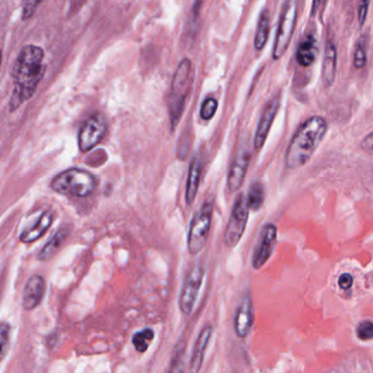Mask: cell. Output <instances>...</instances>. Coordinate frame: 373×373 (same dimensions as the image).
Returning a JSON list of instances; mask_svg holds the SVG:
<instances>
[{
  "instance_id": "obj_1",
  "label": "cell",
  "mask_w": 373,
  "mask_h": 373,
  "mask_svg": "<svg viewBox=\"0 0 373 373\" xmlns=\"http://www.w3.org/2000/svg\"><path fill=\"white\" fill-rule=\"evenodd\" d=\"M44 50L40 46H27L22 48L14 63V89L9 101V109L16 111L21 104L32 98L37 85L46 74Z\"/></svg>"
},
{
  "instance_id": "obj_2",
  "label": "cell",
  "mask_w": 373,
  "mask_h": 373,
  "mask_svg": "<svg viewBox=\"0 0 373 373\" xmlns=\"http://www.w3.org/2000/svg\"><path fill=\"white\" fill-rule=\"evenodd\" d=\"M327 128L326 119L320 115L310 117L301 125L289 143L285 156L289 169H298L309 162L325 137Z\"/></svg>"
},
{
  "instance_id": "obj_3",
  "label": "cell",
  "mask_w": 373,
  "mask_h": 373,
  "mask_svg": "<svg viewBox=\"0 0 373 373\" xmlns=\"http://www.w3.org/2000/svg\"><path fill=\"white\" fill-rule=\"evenodd\" d=\"M193 67L191 59H184L173 76L169 98L170 119L172 130L177 128L185 109L186 100L193 85Z\"/></svg>"
},
{
  "instance_id": "obj_4",
  "label": "cell",
  "mask_w": 373,
  "mask_h": 373,
  "mask_svg": "<svg viewBox=\"0 0 373 373\" xmlns=\"http://www.w3.org/2000/svg\"><path fill=\"white\" fill-rule=\"evenodd\" d=\"M96 188L94 175L78 168L65 170L50 182V188L56 193L72 197H87Z\"/></svg>"
},
{
  "instance_id": "obj_5",
  "label": "cell",
  "mask_w": 373,
  "mask_h": 373,
  "mask_svg": "<svg viewBox=\"0 0 373 373\" xmlns=\"http://www.w3.org/2000/svg\"><path fill=\"white\" fill-rule=\"evenodd\" d=\"M296 17H298V3L294 0H289L283 3L281 18L278 22L277 34L274 42L273 59L279 61L288 50L292 43V35L296 29Z\"/></svg>"
},
{
  "instance_id": "obj_6",
  "label": "cell",
  "mask_w": 373,
  "mask_h": 373,
  "mask_svg": "<svg viewBox=\"0 0 373 373\" xmlns=\"http://www.w3.org/2000/svg\"><path fill=\"white\" fill-rule=\"evenodd\" d=\"M212 203L206 201L194 214L188 231V248L191 255H197L206 245L212 225Z\"/></svg>"
},
{
  "instance_id": "obj_7",
  "label": "cell",
  "mask_w": 373,
  "mask_h": 373,
  "mask_svg": "<svg viewBox=\"0 0 373 373\" xmlns=\"http://www.w3.org/2000/svg\"><path fill=\"white\" fill-rule=\"evenodd\" d=\"M249 214L250 207L248 204V199L244 194H240L233 205L230 219L228 221L225 236H223V243L228 249H233L241 240L246 225H248Z\"/></svg>"
},
{
  "instance_id": "obj_8",
  "label": "cell",
  "mask_w": 373,
  "mask_h": 373,
  "mask_svg": "<svg viewBox=\"0 0 373 373\" xmlns=\"http://www.w3.org/2000/svg\"><path fill=\"white\" fill-rule=\"evenodd\" d=\"M205 270L201 263L194 265L183 283L179 298V307L183 314L191 315L204 281Z\"/></svg>"
},
{
  "instance_id": "obj_9",
  "label": "cell",
  "mask_w": 373,
  "mask_h": 373,
  "mask_svg": "<svg viewBox=\"0 0 373 373\" xmlns=\"http://www.w3.org/2000/svg\"><path fill=\"white\" fill-rule=\"evenodd\" d=\"M106 122L101 114H93L82 124L78 134V147L81 152L92 150L105 135Z\"/></svg>"
},
{
  "instance_id": "obj_10",
  "label": "cell",
  "mask_w": 373,
  "mask_h": 373,
  "mask_svg": "<svg viewBox=\"0 0 373 373\" xmlns=\"http://www.w3.org/2000/svg\"><path fill=\"white\" fill-rule=\"evenodd\" d=\"M277 242V227L273 223H268L263 228L260 240L255 249L252 265L254 270H261L270 260Z\"/></svg>"
},
{
  "instance_id": "obj_11",
  "label": "cell",
  "mask_w": 373,
  "mask_h": 373,
  "mask_svg": "<svg viewBox=\"0 0 373 373\" xmlns=\"http://www.w3.org/2000/svg\"><path fill=\"white\" fill-rule=\"evenodd\" d=\"M279 108H281V97L279 96L274 97L265 105L261 114L259 125H257L256 132H255L254 148L256 150H261L264 147Z\"/></svg>"
},
{
  "instance_id": "obj_12",
  "label": "cell",
  "mask_w": 373,
  "mask_h": 373,
  "mask_svg": "<svg viewBox=\"0 0 373 373\" xmlns=\"http://www.w3.org/2000/svg\"><path fill=\"white\" fill-rule=\"evenodd\" d=\"M250 161H251V152L249 149H241L239 151L228 174V188L231 193L239 191L241 188L245 180L248 170H249Z\"/></svg>"
},
{
  "instance_id": "obj_13",
  "label": "cell",
  "mask_w": 373,
  "mask_h": 373,
  "mask_svg": "<svg viewBox=\"0 0 373 373\" xmlns=\"http://www.w3.org/2000/svg\"><path fill=\"white\" fill-rule=\"evenodd\" d=\"M46 281L41 275H32L28 279L22 294L24 311H32L41 305L46 296Z\"/></svg>"
},
{
  "instance_id": "obj_14",
  "label": "cell",
  "mask_w": 373,
  "mask_h": 373,
  "mask_svg": "<svg viewBox=\"0 0 373 373\" xmlns=\"http://www.w3.org/2000/svg\"><path fill=\"white\" fill-rule=\"evenodd\" d=\"M253 303L249 294H244L234 316V332L239 339H246L253 326Z\"/></svg>"
},
{
  "instance_id": "obj_15",
  "label": "cell",
  "mask_w": 373,
  "mask_h": 373,
  "mask_svg": "<svg viewBox=\"0 0 373 373\" xmlns=\"http://www.w3.org/2000/svg\"><path fill=\"white\" fill-rule=\"evenodd\" d=\"M212 325H206L201 328L199 336L196 339L194 344L193 352H192L191 361H190V373H199L203 363H204L205 354L207 347L212 339Z\"/></svg>"
},
{
  "instance_id": "obj_16",
  "label": "cell",
  "mask_w": 373,
  "mask_h": 373,
  "mask_svg": "<svg viewBox=\"0 0 373 373\" xmlns=\"http://www.w3.org/2000/svg\"><path fill=\"white\" fill-rule=\"evenodd\" d=\"M53 214L50 212H44L37 218V221L27 229H24L20 234V241L22 243H33L46 234L53 223Z\"/></svg>"
},
{
  "instance_id": "obj_17",
  "label": "cell",
  "mask_w": 373,
  "mask_h": 373,
  "mask_svg": "<svg viewBox=\"0 0 373 373\" xmlns=\"http://www.w3.org/2000/svg\"><path fill=\"white\" fill-rule=\"evenodd\" d=\"M337 50L333 43L328 42L324 50L323 63H322V81L324 87L331 88L336 79Z\"/></svg>"
},
{
  "instance_id": "obj_18",
  "label": "cell",
  "mask_w": 373,
  "mask_h": 373,
  "mask_svg": "<svg viewBox=\"0 0 373 373\" xmlns=\"http://www.w3.org/2000/svg\"><path fill=\"white\" fill-rule=\"evenodd\" d=\"M319 46L316 37L313 34L307 35L300 42L296 50V59L298 64L302 67H309L318 59Z\"/></svg>"
},
{
  "instance_id": "obj_19",
  "label": "cell",
  "mask_w": 373,
  "mask_h": 373,
  "mask_svg": "<svg viewBox=\"0 0 373 373\" xmlns=\"http://www.w3.org/2000/svg\"><path fill=\"white\" fill-rule=\"evenodd\" d=\"M201 171H203V162L199 156H196L192 160L188 171V184H186L185 201L186 204L192 205L195 201L197 192H199V182H201Z\"/></svg>"
},
{
  "instance_id": "obj_20",
  "label": "cell",
  "mask_w": 373,
  "mask_h": 373,
  "mask_svg": "<svg viewBox=\"0 0 373 373\" xmlns=\"http://www.w3.org/2000/svg\"><path fill=\"white\" fill-rule=\"evenodd\" d=\"M69 230L68 227H61L59 230L56 231L52 238L46 242V245L43 246L41 251L37 254V259L40 261H48L59 252L61 249V246L66 241V239L68 238Z\"/></svg>"
},
{
  "instance_id": "obj_21",
  "label": "cell",
  "mask_w": 373,
  "mask_h": 373,
  "mask_svg": "<svg viewBox=\"0 0 373 373\" xmlns=\"http://www.w3.org/2000/svg\"><path fill=\"white\" fill-rule=\"evenodd\" d=\"M270 31V14L268 8H263L261 11L260 18L257 21L256 33L254 37L255 50H262L268 43Z\"/></svg>"
},
{
  "instance_id": "obj_22",
  "label": "cell",
  "mask_w": 373,
  "mask_h": 373,
  "mask_svg": "<svg viewBox=\"0 0 373 373\" xmlns=\"http://www.w3.org/2000/svg\"><path fill=\"white\" fill-rule=\"evenodd\" d=\"M246 199H248L250 210H254V212L260 210L265 201V188L262 183H253L250 186L249 193L246 195Z\"/></svg>"
},
{
  "instance_id": "obj_23",
  "label": "cell",
  "mask_w": 373,
  "mask_h": 373,
  "mask_svg": "<svg viewBox=\"0 0 373 373\" xmlns=\"http://www.w3.org/2000/svg\"><path fill=\"white\" fill-rule=\"evenodd\" d=\"M154 332L152 328H145L143 331L137 332V333L132 336V345L135 347V350L141 354L146 352L148 350L149 345L151 341H154Z\"/></svg>"
},
{
  "instance_id": "obj_24",
  "label": "cell",
  "mask_w": 373,
  "mask_h": 373,
  "mask_svg": "<svg viewBox=\"0 0 373 373\" xmlns=\"http://www.w3.org/2000/svg\"><path fill=\"white\" fill-rule=\"evenodd\" d=\"M185 344L180 343L177 347L174 356L170 363L169 370L167 373H183L184 371V363H185Z\"/></svg>"
},
{
  "instance_id": "obj_25",
  "label": "cell",
  "mask_w": 373,
  "mask_h": 373,
  "mask_svg": "<svg viewBox=\"0 0 373 373\" xmlns=\"http://www.w3.org/2000/svg\"><path fill=\"white\" fill-rule=\"evenodd\" d=\"M367 61H368L367 46L363 41H359L354 52V66L357 69H363L367 66Z\"/></svg>"
},
{
  "instance_id": "obj_26",
  "label": "cell",
  "mask_w": 373,
  "mask_h": 373,
  "mask_svg": "<svg viewBox=\"0 0 373 373\" xmlns=\"http://www.w3.org/2000/svg\"><path fill=\"white\" fill-rule=\"evenodd\" d=\"M218 101L214 98H207L201 104V117L204 121H210L217 112Z\"/></svg>"
},
{
  "instance_id": "obj_27",
  "label": "cell",
  "mask_w": 373,
  "mask_h": 373,
  "mask_svg": "<svg viewBox=\"0 0 373 373\" xmlns=\"http://www.w3.org/2000/svg\"><path fill=\"white\" fill-rule=\"evenodd\" d=\"M356 335L360 341H368L373 339V322L372 321H363L356 328Z\"/></svg>"
},
{
  "instance_id": "obj_28",
  "label": "cell",
  "mask_w": 373,
  "mask_h": 373,
  "mask_svg": "<svg viewBox=\"0 0 373 373\" xmlns=\"http://www.w3.org/2000/svg\"><path fill=\"white\" fill-rule=\"evenodd\" d=\"M9 343H10V325L6 322L0 326V344H1V359L5 358L7 350H8Z\"/></svg>"
},
{
  "instance_id": "obj_29",
  "label": "cell",
  "mask_w": 373,
  "mask_h": 373,
  "mask_svg": "<svg viewBox=\"0 0 373 373\" xmlns=\"http://www.w3.org/2000/svg\"><path fill=\"white\" fill-rule=\"evenodd\" d=\"M41 5V1H27L23 3V10H22V18L23 20H28L31 18L37 11V6Z\"/></svg>"
},
{
  "instance_id": "obj_30",
  "label": "cell",
  "mask_w": 373,
  "mask_h": 373,
  "mask_svg": "<svg viewBox=\"0 0 373 373\" xmlns=\"http://www.w3.org/2000/svg\"><path fill=\"white\" fill-rule=\"evenodd\" d=\"M370 1H361L358 7V21H359L360 27H363L365 23V19L368 16V9Z\"/></svg>"
},
{
  "instance_id": "obj_31",
  "label": "cell",
  "mask_w": 373,
  "mask_h": 373,
  "mask_svg": "<svg viewBox=\"0 0 373 373\" xmlns=\"http://www.w3.org/2000/svg\"><path fill=\"white\" fill-rule=\"evenodd\" d=\"M352 283H354V277L350 274L344 273L339 276V285L341 289L347 290V289L352 288Z\"/></svg>"
},
{
  "instance_id": "obj_32",
  "label": "cell",
  "mask_w": 373,
  "mask_h": 373,
  "mask_svg": "<svg viewBox=\"0 0 373 373\" xmlns=\"http://www.w3.org/2000/svg\"><path fill=\"white\" fill-rule=\"evenodd\" d=\"M361 149L370 156H373V132L363 138L361 141Z\"/></svg>"
}]
</instances>
